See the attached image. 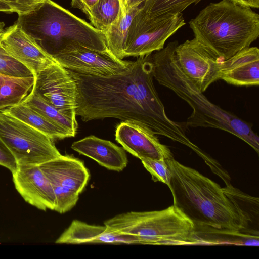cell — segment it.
Here are the masks:
<instances>
[{"mask_svg": "<svg viewBox=\"0 0 259 259\" xmlns=\"http://www.w3.org/2000/svg\"><path fill=\"white\" fill-rule=\"evenodd\" d=\"M16 23L53 58L82 48L111 53L102 32L52 0L18 15Z\"/></svg>", "mask_w": 259, "mask_h": 259, "instance_id": "obj_4", "label": "cell"}, {"mask_svg": "<svg viewBox=\"0 0 259 259\" xmlns=\"http://www.w3.org/2000/svg\"><path fill=\"white\" fill-rule=\"evenodd\" d=\"M141 162L149 172L154 182H160L169 186L171 174L165 160L143 159Z\"/></svg>", "mask_w": 259, "mask_h": 259, "instance_id": "obj_27", "label": "cell"}, {"mask_svg": "<svg viewBox=\"0 0 259 259\" xmlns=\"http://www.w3.org/2000/svg\"><path fill=\"white\" fill-rule=\"evenodd\" d=\"M115 140L125 150L140 160L174 158L169 148L160 143L154 133L138 123L121 122L116 130Z\"/></svg>", "mask_w": 259, "mask_h": 259, "instance_id": "obj_12", "label": "cell"}, {"mask_svg": "<svg viewBox=\"0 0 259 259\" xmlns=\"http://www.w3.org/2000/svg\"><path fill=\"white\" fill-rule=\"evenodd\" d=\"M31 92L65 115L76 117V82L69 71L58 63L35 75Z\"/></svg>", "mask_w": 259, "mask_h": 259, "instance_id": "obj_9", "label": "cell"}, {"mask_svg": "<svg viewBox=\"0 0 259 259\" xmlns=\"http://www.w3.org/2000/svg\"><path fill=\"white\" fill-rule=\"evenodd\" d=\"M0 44L11 56L29 69L34 75L57 63L23 32L16 23L6 29Z\"/></svg>", "mask_w": 259, "mask_h": 259, "instance_id": "obj_14", "label": "cell"}, {"mask_svg": "<svg viewBox=\"0 0 259 259\" xmlns=\"http://www.w3.org/2000/svg\"><path fill=\"white\" fill-rule=\"evenodd\" d=\"M185 24L182 13L148 18L139 9L129 28L125 57H138L162 49L166 40Z\"/></svg>", "mask_w": 259, "mask_h": 259, "instance_id": "obj_8", "label": "cell"}, {"mask_svg": "<svg viewBox=\"0 0 259 259\" xmlns=\"http://www.w3.org/2000/svg\"><path fill=\"white\" fill-rule=\"evenodd\" d=\"M122 13L119 0H98L87 16L90 24L103 33Z\"/></svg>", "mask_w": 259, "mask_h": 259, "instance_id": "obj_23", "label": "cell"}, {"mask_svg": "<svg viewBox=\"0 0 259 259\" xmlns=\"http://www.w3.org/2000/svg\"><path fill=\"white\" fill-rule=\"evenodd\" d=\"M0 12L13 13L11 9L6 4L0 1Z\"/></svg>", "mask_w": 259, "mask_h": 259, "instance_id": "obj_32", "label": "cell"}, {"mask_svg": "<svg viewBox=\"0 0 259 259\" xmlns=\"http://www.w3.org/2000/svg\"><path fill=\"white\" fill-rule=\"evenodd\" d=\"M0 138L18 165H40L61 155L44 133L0 110Z\"/></svg>", "mask_w": 259, "mask_h": 259, "instance_id": "obj_7", "label": "cell"}, {"mask_svg": "<svg viewBox=\"0 0 259 259\" xmlns=\"http://www.w3.org/2000/svg\"><path fill=\"white\" fill-rule=\"evenodd\" d=\"M123 13H125L127 7V0H119Z\"/></svg>", "mask_w": 259, "mask_h": 259, "instance_id": "obj_34", "label": "cell"}, {"mask_svg": "<svg viewBox=\"0 0 259 259\" xmlns=\"http://www.w3.org/2000/svg\"><path fill=\"white\" fill-rule=\"evenodd\" d=\"M52 186H60L80 194L90 179L84 162L71 156L59 157L39 165Z\"/></svg>", "mask_w": 259, "mask_h": 259, "instance_id": "obj_16", "label": "cell"}, {"mask_svg": "<svg viewBox=\"0 0 259 259\" xmlns=\"http://www.w3.org/2000/svg\"><path fill=\"white\" fill-rule=\"evenodd\" d=\"M236 3L250 8H258L259 0H231Z\"/></svg>", "mask_w": 259, "mask_h": 259, "instance_id": "obj_31", "label": "cell"}, {"mask_svg": "<svg viewBox=\"0 0 259 259\" xmlns=\"http://www.w3.org/2000/svg\"><path fill=\"white\" fill-rule=\"evenodd\" d=\"M0 74L17 78L34 77L27 67L11 56L0 44Z\"/></svg>", "mask_w": 259, "mask_h": 259, "instance_id": "obj_25", "label": "cell"}, {"mask_svg": "<svg viewBox=\"0 0 259 259\" xmlns=\"http://www.w3.org/2000/svg\"><path fill=\"white\" fill-rule=\"evenodd\" d=\"M189 25L194 38L224 60L249 47L259 36V15L231 0L210 3Z\"/></svg>", "mask_w": 259, "mask_h": 259, "instance_id": "obj_5", "label": "cell"}, {"mask_svg": "<svg viewBox=\"0 0 259 259\" xmlns=\"http://www.w3.org/2000/svg\"><path fill=\"white\" fill-rule=\"evenodd\" d=\"M177 41L151 54L153 77L186 102L193 111L185 122L191 127H211L227 132L244 141L257 154L259 138L249 123L210 102L182 72L175 58Z\"/></svg>", "mask_w": 259, "mask_h": 259, "instance_id": "obj_3", "label": "cell"}, {"mask_svg": "<svg viewBox=\"0 0 259 259\" xmlns=\"http://www.w3.org/2000/svg\"><path fill=\"white\" fill-rule=\"evenodd\" d=\"M165 161L173 205L192 222L197 235L258 234L249 227L250 216L218 183L174 158Z\"/></svg>", "mask_w": 259, "mask_h": 259, "instance_id": "obj_2", "label": "cell"}, {"mask_svg": "<svg viewBox=\"0 0 259 259\" xmlns=\"http://www.w3.org/2000/svg\"><path fill=\"white\" fill-rule=\"evenodd\" d=\"M12 174L16 189L26 202L41 210H54L52 185L38 165H18Z\"/></svg>", "mask_w": 259, "mask_h": 259, "instance_id": "obj_13", "label": "cell"}, {"mask_svg": "<svg viewBox=\"0 0 259 259\" xmlns=\"http://www.w3.org/2000/svg\"><path fill=\"white\" fill-rule=\"evenodd\" d=\"M175 58L182 72L202 93L219 80L223 60L195 38L178 44Z\"/></svg>", "mask_w": 259, "mask_h": 259, "instance_id": "obj_10", "label": "cell"}, {"mask_svg": "<svg viewBox=\"0 0 259 259\" xmlns=\"http://www.w3.org/2000/svg\"><path fill=\"white\" fill-rule=\"evenodd\" d=\"M71 147L109 170L122 171L128 163L126 154L122 147L93 135L74 142Z\"/></svg>", "mask_w": 259, "mask_h": 259, "instance_id": "obj_18", "label": "cell"}, {"mask_svg": "<svg viewBox=\"0 0 259 259\" xmlns=\"http://www.w3.org/2000/svg\"><path fill=\"white\" fill-rule=\"evenodd\" d=\"M1 110L44 133L53 140L72 137L67 131L22 102Z\"/></svg>", "mask_w": 259, "mask_h": 259, "instance_id": "obj_19", "label": "cell"}, {"mask_svg": "<svg viewBox=\"0 0 259 259\" xmlns=\"http://www.w3.org/2000/svg\"><path fill=\"white\" fill-rule=\"evenodd\" d=\"M57 62L68 70L88 76H108L128 68L133 61L120 60L110 53L82 48L55 56Z\"/></svg>", "mask_w": 259, "mask_h": 259, "instance_id": "obj_11", "label": "cell"}, {"mask_svg": "<svg viewBox=\"0 0 259 259\" xmlns=\"http://www.w3.org/2000/svg\"><path fill=\"white\" fill-rule=\"evenodd\" d=\"M201 0H145L139 11L148 18H156L182 13L192 4Z\"/></svg>", "mask_w": 259, "mask_h": 259, "instance_id": "obj_24", "label": "cell"}, {"mask_svg": "<svg viewBox=\"0 0 259 259\" xmlns=\"http://www.w3.org/2000/svg\"><path fill=\"white\" fill-rule=\"evenodd\" d=\"M144 1L145 0H127V7L133 6H141Z\"/></svg>", "mask_w": 259, "mask_h": 259, "instance_id": "obj_33", "label": "cell"}, {"mask_svg": "<svg viewBox=\"0 0 259 259\" xmlns=\"http://www.w3.org/2000/svg\"><path fill=\"white\" fill-rule=\"evenodd\" d=\"M219 79L235 86L259 84V49L249 47L223 60L219 71Z\"/></svg>", "mask_w": 259, "mask_h": 259, "instance_id": "obj_15", "label": "cell"}, {"mask_svg": "<svg viewBox=\"0 0 259 259\" xmlns=\"http://www.w3.org/2000/svg\"><path fill=\"white\" fill-rule=\"evenodd\" d=\"M77 87L76 115L83 121L115 118L146 127L195 151L184 126L170 119L153 83L151 54L138 57L125 71L108 76L68 70Z\"/></svg>", "mask_w": 259, "mask_h": 259, "instance_id": "obj_1", "label": "cell"}, {"mask_svg": "<svg viewBox=\"0 0 259 259\" xmlns=\"http://www.w3.org/2000/svg\"><path fill=\"white\" fill-rule=\"evenodd\" d=\"M34 82V77L17 78L0 74V110L21 103Z\"/></svg>", "mask_w": 259, "mask_h": 259, "instance_id": "obj_21", "label": "cell"}, {"mask_svg": "<svg viewBox=\"0 0 259 259\" xmlns=\"http://www.w3.org/2000/svg\"><path fill=\"white\" fill-rule=\"evenodd\" d=\"M55 195L54 210L62 214L74 207L78 199L79 194L60 186H52Z\"/></svg>", "mask_w": 259, "mask_h": 259, "instance_id": "obj_26", "label": "cell"}, {"mask_svg": "<svg viewBox=\"0 0 259 259\" xmlns=\"http://www.w3.org/2000/svg\"><path fill=\"white\" fill-rule=\"evenodd\" d=\"M45 0H0L18 15L29 13L38 8Z\"/></svg>", "mask_w": 259, "mask_h": 259, "instance_id": "obj_28", "label": "cell"}, {"mask_svg": "<svg viewBox=\"0 0 259 259\" xmlns=\"http://www.w3.org/2000/svg\"><path fill=\"white\" fill-rule=\"evenodd\" d=\"M104 225L136 237L140 244H200L194 224L174 205L161 210L120 213Z\"/></svg>", "mask_w": 259, "mask_h": 259, "instance_id": "obj_6", "label": "cell"}, {"mask_svg": "<svg viewBox=\"0 0 259 259\" xmlns=\"http://www.w3.org/2000/svg\"><path fill=\"white\" fill-rule=\"evenodd\" d=\"M5 24L3 22H0V41L5 32Z\"/></svg>", "mask_w": 259, "mask_h": 259, "instance_id": "obj_35", "label": "cell"}, {"mask_svg": "<svg viewBox=\"0 0 259 259\" xmlns=\"http://www.w3.org/2000/svg\"><path fill=\"white\" fill-rule=\"evenodd\" d=\"M22 103L67 131L72 137L75 136L78 128L76 117L65 115L32 92L25 97Z\"/></svg>", "mask_w": 259, "mask_h": 259, "instance_id": "obj_22", "label": "cell"}, {"mask_svg": "<svg viewBox=\"0 0 259 259\" xmlns=\"http://www.w3.org/2000/svg\"><path fill=\"white\" fill-rule=\"evenodd\" d=\"M0 165L6 167L12 173L15 171L18 166L14 156L1 138Z\"/></svg>", "mask_w": 259, "mask_h": 259, "instance_id": "obj_29", "label": "cell"}, {"mask_svg": "<svg viewBox=\"0 0 259 259\" xmlns=\"http://www.w3.org/2000/svg\"><path fill=\"white\" fill-rule=\"evenodd\" d=\"M140 6L127 8L119 19L103 32L108 50L116 58L123 60L129 28Z\"/></svg>", "mask_w": 259, "mask_h": 259, "instance_id": "obj_20", "label": "cell"}, {"mask_svg": "<svg viewBox=\"0 0 259 259\" xmlns=\"http://www.w3.org/2000/svg\"><path fill=\"white\" fill-rule=\"evenodd\" d=\"M57 244H139L135 237L113 230L105 225H90L74 220L56 240Z\"/></svg>", "mask_w": 259, "mask_h": 259, "instance_id": "obj_17", "label": "cell"}, {"mask_svg": "<svg viewBox=\"0 0 259 259\" xmlns=\"http://www.w3.org/2000/svg\"><path fill=\"white\" fill-rule=\"evenodd\" d=\"M98 0H72L71 6L80 9L87 15Z\"/></svg>", "mask_w": 259, "mask_h": 259, "instance_id": "obj_30", "label": "cell"}]
</instances>
